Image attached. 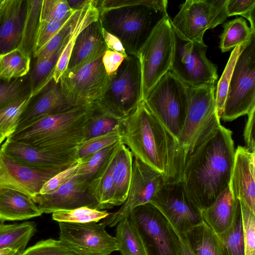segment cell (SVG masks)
I'll return each instance as SVG.
<instances>
[{"mask_svg": "<svg viewBox=\"0 0 255 255\" xmlns=\"http://www.w3.org/2000/svg\"><path fill=\"white\" fill-rule=\"evenodd\" d=\"M115 238L121 255H148L139 233L128 217L117 224Z\"/></svg>", "mask_w": 255, "mask_h": 255, "instance_id": "31", "label": "cell"}, {"mask_svg": "<svg viewBox=\"0 0 255 255\" xmlns=\"http://www.w3.org/2000/svg\"><path fill=\"white\" fill-rule=\"evenodd\" d=\"M119 142L81 158L82 163L76 176L82 183L89 186Z\"/></svg>", "mask_w": 255, "mask_h": 255, "instance_id": "38", "label": "cell"}, {"mask_svg": "<svg viewBox=\"0 0 255 255\" xmlns=\"http://www.w3.org/2000/svg\"><path fill=\"white\" fill-rule=\"evenodd\" d=\"M89 0H67V2L72 9L77 10L83 7L89 2Z\"/></svg>", "mask_w": 255, "mask_h": 255, "instance_id": "56", "label": "cell"}, {"mask_svg": "<svg viewBox=\"0 0 255 255\" xmlns=\"http://www.w3.org/2000/svg\"><path fill=\"white\" fill-rule=\"evenodd\" d=\"M239 201L229 186L212 205L201 210L204 222L217 234L224 232L233 222Z\"/></svg>", "mask_w": 255, "mask_h": 255, "instance_id": "25", "label": "cell"}, {"mask_svg": "<svg viewBox=\"0 0 255 255\" xmlns=\"http://www.w3.org/2000/svg\"><path fill=\"white\" fill-rule=\"evenodd\" d=\"M227 0H187L171 20L172 28L181 39L206 45L203 41L206 31L223 23L228 17Z\"/></svg>", "mask_w": 255, "mask_h": 255, "instance_id": "10", "label": "cell"}, {"mask_svg": "<svg viewBox=\"0 0 255 255\" xmlns=\"http://www.w3.org/2000/svg\"><path fill=\"white\" fill-rule=\"evenodd\" d=\"M142 101L139 60L136 56L128 55L117 71L110 76L107 89L96 105L113 115L124 119Z\"/></svg>", "mask_w": 255, "mask_h": 255, "instance_id": "7", "label": "cell"}, {"mask_svg": "<svg viewBox=\"0 0 255 255\" xmlns=\"http://www.w3.org/2000/svg\"><path fill=\"white\" fill-rule=\"evenodd\" d=\"M100 11L97 0H89L80 9L76 10L73 15L70 30L66 45L61 53L55 68L53 79L58 83L63 73L66 70L76 37L81 31L91 23L99 18Z\"/></svg>", "mask_w": 255, "mask_h": 255, "instance_id": "24", "label": "cell"}, {"mask_svg": "<svg viewBox=\"0 0 255 255\" xmlns=\"http://www.w3.org/2000/svg\"><path fill=\"white\" fill-rule=\"evenodd\" d=\"M255 0H227L226 11L228 17L240 15L247 18L250 23V28L255 32Z\"/></svg>", "mask_w": 255, "mask_h": 255, "instance_id": "49", "label": "cell"}, {"mask_svg": "<svg viewBox=\"0 0 255 255\" xmlns=\"http://www.w3.org/2000/svg\"><path fill=\"white\" fill-rule=\"evenodd\" d=\"M101 34L108 49L113 50L122 54L125 58L128 55L121 41L115 35L105 30L101 25Z\"/></svg>", "mask_w": 255, "mask_h": 255, "instance_id": "55", "label": "cell"}, {"mask_svg": "<svg viewBox=\"0 0 255 255\" xmlns=\"http://www.w3.org/2000/svg\"><path fill=\"white\" fill-rule=\"evenodd\" d=\"M121 141L135 156L161 173L166 183L181 181L187 157L178 140L143 101L124 119Z\"/></svg>", "mask_w": 255, "mask_h": 255, "instance_id": "2", "label": "cell"}, {"mask_svg": "<svg viewBox=\"0 0 255 255\" xmlns=\"http://www.w3.org/2000/svg\"><path fill=\"white\" fill-rule=\"evenodd\" d=\"M1 143H0V146H1Z\"/></svg>", "mask_w": 255, "mask_h": 255, "instance_id": "60", "label": "cell"}, {"mask_svg": "<svg viewBox=\"0 0 255 255\" xmlns=\"http://www.w3.org/2000/svg\"><path fill=\"white\" fill-rule=\"evenodd\" d=\"M165 183L161 173L133 156L132 176L127 198L117 212L110 213L102 222L110 227L117 225L127 218L134 208L149 203Z\"/></svg>", "mask_w": 255, "mask_h": 255, "instance_id": "17", "label": "cell"}, {"mask_svg": "<svg viewBox=\"0 0 255 255\" xmlns=\"http://www.w3.org/2000/svg\"><path fill=\"white\" fill-rule=\"evenodd\" d=\"M59 240L78 255H109L118 251L115 237L105 230L102 222H59Z\"/></svg>", "mask_w": 255, "mask_h": 255, "instance_id": "15", "label": "cell"}, {"mask_svg": "<svg viewBox=\"0 0 255 255\" xmlns=\"http://www.w3.org/2000/svg\"><path fill=\"white\" fill-rule=\"evenodd\" d=\"M174 46V34L168 15L157 24L139 51L143 100L150 90L170 71Z\"/></svg>", "mask_w": 255, "mask_h": 255, "instance_id": "8", "label": "cell"}, {"mask_svg": "<svg viewBox=\"0 0 255 255\" xmlns=\"http://www.w3.org/2000/svg\"><path fill=\"white\" fill-rule=\"evenodd\" d=\"M70 33V32H69ZM69 34L54 53L47 59L35 63L29 73L31 85V96L39 93L53 79V72L57 62L65 48Z\"/></svg>", "mask_w": 255, "mask_h": 255, "instance_id": "33", "label": "cell"}, {"mask_svg": "<svg viewBox=\"0 0 255 255\" xmlns=\"http://www.w3.org/2000/svg\"><path fill=\"white\" fill-rule=\"evenodd\" d=\"M1 155L4 162L15 179L32 197L39 193L40 189L47 181L65 169L32 168L14 161L2 151Z\"/></svg>", "mask_w": 255, "mask_h": 255, "instance_id": "27", "label": "cell"}, {"mask_svg": "<svg viewBox=\"0 0 255 255\" xmlns=\"http://www.w3.org/2000/svg\"><path fill=\"white\" fill-rule=\"evenodd\" d=\"M218 235L224 255H245L242 214L239 201L232 224L227 230Z\"/></svg>", "mask_w": 255, "mask_h": 255, "instance_id": "36", "label": "cell"}, {"mask_svg": "<svg viewBox=\"0 0 255 255\" xmlns=\"http://www.w3.org/2000/svg\"><path fill=\"white\" fill-rule=\"evenodd\" d=\"M119 142L88 186L89 191L98 203L99 210L114 207L112 165Z\"/></svg>", "mask_w": 255, "mask_h": 255, "instance_id": "29", "label": "cell"}, {"mask_svg": "<svg viewBox=\"0 0 255 255\" xmlns=\"http://www.w3.org/2000/svg\"><path fill=\"white\" fill-rule=\"evenodd\" d=\"M143 102L178 140L188 107L187 86L169 71L150 90Z\"/></svg>", "mask_w": 255, "mask_h": 255, "instance_id": "6", "label": "cell"}, {"mask_svg": "<svg viewBox=\"0 0 255 255\" xmlns=\"http://www.w3.org/2000/svg\"><path fill=\"white\" fill-rule=\"evenodd\" d=\"M168 14L149 7L132 5L100 12L99 20L122 42L127 54L136 56L158 22Z\"/></svg>", "mask_w": 255, "mask_h": 255, "instance_id": "4", "label": "cell"}, {"mask_svg": "<svg viewBox=\"0 0 255 255\" xmlns=\"http://www.w3.org/2000/svg\"><path fill=\"white\" fill-rule=\"evenodd\" d=\"M35 231L36 225L34 222L0 223V249L11 248L16 250L19 254L22 253Z\"/></svg>", "mask_w": 255, "mask_h": 255, "instance_id": "30", "label": "cell"}, {"mask_svg": "<svg viewBox=\"0 0 255 255\" xmlns=\"http://www.w3.org/2000/svg\"><path fill=\"white\" fill-rule=\"evenodd\" d=\"M72 17L73 16L49 41L38 56L35 58V63H39L47 59L58 48L70 32V23Z\"/></svg>", "mask_w": 255, "mask_h": 255, "instance_id": "51", "label": "cell"}, {"mask_svg": "<svg viewBox=\"0 0 255 255\" xmlns=\"http://www.w3.org/2000/svg\"><path fill=\"white\" fill-rule=\"evenodd\" d=\"M32 198L42 213H53L82 207L99 210L98 203L89 191L88 186L77 176L54 192L37 194Z\"/></svg>", "mask_w": 255, "mask_h": 255, "instance_id": "19", "label": "cell"}, {"mask_svg": "<svg viewBox=\"0 0 255 255\" xmlns=\"http://www.w3.org/2000/svg\"><path fill=\"white\" fill-rule=\"evenodd\" d=\"M255 106V34L237 58L231 77L221 119L232 121Z\"/></svg>", "mask_w": 255, "mask_h": 255, "instance_id": "9", "label": "cell"}, {"mask_svg": "<svg viewBox=\"0 0 255 255\" xmlns=\"http://www.w3.org/2000/svg\"><path fill=\"white\" fill-rule=\"evenodd\" d=\"M243 229L245 255H255V214L239 200Z\"/></svg>", "mask_w": 255, "mask_h": 255, "instance_id": "47", "label": "cell"}, {"mask_svg": "<svg viewBox=\"0 0 255 255\" xmlns=\"http://www.w3.org/2000/svg\"><path fill=\"white\" fill-rule=\"evenodd\" d=\"M149 202L182 238L191 228L204 222L201 210L189 197L182 181L165 183Z\"/></svg>", "mask_w": 255, "mask_h": 255, "instance_id": "14", "label": "cell"}, {"mask_svg": "<svg viewBox=\"0 0 255 255\" xmlns=\"http://www.w3.org/2000/svg\"><path fill=\"white\" fill-rule=\"evenodd\" d=\"M107 49L98 19L87 26L76 37L67 69L77 68L103 55Z\"/></svg>", "mask_w": 255, "mask_h": 255, "instance_id": "22", "label": "cell"}, {"mask_svg": "<svg viewBox=\"0 0 255 255\" xmlns=\"http://www.w3.org/2000/svg\"><path fill=\"white\" fill-rule=\"evenodd\" d=\"M180 248L181 255H193L184 241L179 236Z\"/></svg>", "mask_w": 255, "mask_h": 255, "instance_id": "57", "label": "cell"}, {"mask_svg": "<svg viewBox=\"0 0 255 255\" xmlns=\"http://www.w3.org/2000/svg\"><path fill=\"white\" fill-rule=\"evenodd\" d=\"M215 88V84L198 87H187L188 107L178 138L187 159L221 125L216 108Z\"/></svg>", "mask_w": 255, "mask_h": 255, "instance_id": "5", "label": "cell"}, {"mask_svg": "<svg viewBox=\"0 0 255 255\" xmlns=\"http://www.w3.org/2000/svg\"><path fill=\"white\" fill-rule=\"evenodd\" d=\"M42 214L27 193L11 188L0 190V221L27 220Z\"/></svg>", "mask_w": 255, "mask_h": 255, "instance_id": "23", "label": "cell"}, {"mask_svg": "<svg viewBox=\"0 0 255 255\" xmlns=\"http://www.w3.org/2000/svg\"><path fill=\"white\" fill-rule=\"evenodd\" d=\"M76 107L68 99L59 82L56 83L52 79L39 93L30 97L14 132L28 127L44 117L64 113Z\"/></svg>", "mask_w": 255, "mask_h": 255, "instance_id": "18", "label": "cell"}, {"mask_svg": "<svg viewBox=\"0 0 255 255\" xmlns=\"http://www.w3.org/2000/svg\"><path fill=\"white\" fill-rule=\"evenodd\" d=\"M124 119L115 116L95 105L92 113L84 125V140L121 129Z\"/></svg>", "mask_w": 255, "mask_h": 255, "instance_id": "32", "label": "cell"}, {"mask_svg": "<svg viewBox=\"0 0 255 255\" xmlns=\"http://www.w3.org/2000/svg\"><path fill=\"white\" fill-rule=\"evenodd\" d=\"M78 146L36 147L7 138L0 150L14 161L41 169H65L77 160Z\"/></svg>", "mask_w": 255, "mask_h": 255, "instance_id": "16", "label": "cell"}, {"mask_svg": "<svg viewBox=\"0 0 255 255\" xmlns=\"http://www.w3.org/2000/svg\"><path fill=\"white\" fill-rule=\"evenodd\" d=\"M42 0H26L27 8L21 42L18 47L26 56L32 57L34 38L40 21Z\"/></svg>", "mask_w": 255, "mask_h": 255, "instance_id": "37", "label": "cell"}, {"mask_svg": "<svg viewBox=\"0 0 255 255\" xmlns=\"http://www.w3.org/2000/svg\"><path fill=\"white\" fill-rule=\"evenodd\" d=\"M125 57L121 53L107 49L102 57V62L109 76L115 73L123 62Z\"/></svg>", "mask_w": 255, "mask_h": 255, "instance_id": "53", "label": "cell"}, {"mask_svg": "<svg viewBox=\"0 0 255 255\" xmlns=\"http://www.w3.org/2000/svg\"><path fill=\"white\" fill-rule=\"evenodd\" d=\"M103 56L67 69L61 77L60 86L75 106L96 105L106 91L110 76L104 67Z\"/></svg>", "mask_w": 255, "mask_h": 255, "instance_id": "12", "label": "cell"}, {"mask_svg": "<svg viewBox=\"0 0 255 255\" xmlns=\"http://www.w3.org/2000/svg\"><path fill=\"white\" fill-rule=\"evenodd\" d=\"M31 96L29 74L10 81L0 79V109L23 97Z\"/></svg>", "mask_w": 255, "mask_h": 255, "instance_id": "39", "label": "cell"}, {"mask_svg": "<svg viewBox=\"0 0 255 255\" xmlns=\"http://www.w3.org/2000/svg\"><path fill=\"white\" fill-rule=\"evenodd\" d=\"M182 239L193 255H224L218 234L204 222L191 228Z\"/></svg>", "mask_w": 255, "mask_h": 255, "instance_id": "28", "label": "cell"}, {"mask_svg": "<svg viewBox=\"0 0 255 255\" xmlns=\"http://www.w3.org/2000/svg\"><path fill=\"white\" fill-rule=\"evenodd\" d=\"M142 5L159 10L161 6L160 0H97V5L100 12L128 6Z\"/></svg>", "mask_w": 255, "mask_h": 255, "instance_id": "50", "label": "cell"}, {"mask_svg": "<svg viewBox=\"0 0 255 255\" xmlns=\"http://www.w3.org/2000/svg\"><path fill=\"white\" fill-rule=\"evenodd\" d=\"M255 34L243 17H237L226 22L220 35V48L223 53L247 43Z\"/></svg>", "mask_w": 255, "mask_h": 255, "instance_id": "35", "label": "cell"}, {"mask_svg": "<svg viewBox=\"0 0 255 255\" xmlns=\"http://www.w3.org/2000/svg\"><path fill=\"white\" fill-rule=\"evenodd\" d=\"M75 11L67 0H42L40 21H61L70 17Z\"/></svg>", "mask_w": 255, "mask_h": 255, "instance_id": "45", "label": "cell"}, {"mask_svg": "<svg viewBox=\"0 0 255 255\" xmlns=\"http://www.w3.org/2000/svg\"><path fill=\"white\" fill-rule=\"evenodd\" d=\"M30 97L18 99L0 109V134L6 139L15 131L20 116Z\"/></svg>", "mask_w": 255, "mask_h": 255, "instance_id": "41", "label": "cell"}, {"mask_svg": "<svg viewBox=\"0 0 255 255\" xmlns=\"http://www.w3.org/2000/svg\"><path fill=\"white\" fill-rule=\"evenodd\" d=\"M122 140L121 129L83 141L78 148V159L83 158Z\"/></svg>", "mask_w": 255, "mask_h": 255, "instance_id": "43", "label": "cell"}, {"mask_svg": "<svg viewBox=\"0 0 255 255\" xmlns=\"http://www.w3.org/2000/svg\"><path fill=\"white\" fill-rule=\"evenodd\" d=\"M247 115L248 116V118L244 132V139L246 144V147L251 152H255V106L252 108Z\"/></svg>", "mask_w": 255, "mask_h": 255, "instance_id": "54", "label": "cell"}, {"mask_svg": "<svg viewBox=\"0 0 255 255\" xmlns=\"http://www.w3.org/2000/svg\"><path fill=\"white\" fill-rule=\"evenodd\" d=\"M233 196L255 214V152L238 146L235 150L230 184Z\"/></svg>", "mask_w": 255, "mask_h": 255, "instance_id": "20", "label": "cell"}, {"mask_svg": "<svg viewBox=\"0 0 255 255\" xmlns=\"http://www.w3.org/2000/svg\"><path fill=\"white\" fill-rule=\"evenodd\" d=\"M245 44L239 45L234 48L217 86V90L215 92L216 108L217 115L220 119L223 112L234 67L239 55Z\"/></svg>", "mask_w": 255, "mask_h": 255, "instance_id": "42", "label": "cell"}, {"mask_svg": "<svg viewBox=\"0 0 255 255\" xmlns=\"http://www.w3.org/2000/svg\"><path fill=\"white\" fill-rule=\"evenodd\" d=\"M31 62V58L18 48L0 55V79L10 81L28 75Z\"/></svg>", "mask_w": 255, "mask_h": 255, "instance_id": "34", "label": "cell"}, {"mask_svg": "<svg viewBox=\"0 0 255 255\" xmlns=\"http://www.w3.org/2000/svg\"><path fill=\"white\" fill-rule=\"evenodd\" d=\"M95 105L44 117L8 138L36 147L77 146L84 140V125Z\"/></svg>", "mask_w": 255, "mask_h": 255, "instance_id": "3", "label": "cell"}, {"mask_svg": "<svg viewBox=\"0 0 255 255\" xmlns=\"http://www.w3.org/2000/svg\"><path fill=\"white\" fill-rule=\"evenodd\" d=\"M232 133L220 125L187 158L181 181L201 210L212 205L229 186L235 152Z\"/></svg>", "mask_w": 255, "mask_h": 255, "instance_id": "1", "label": "cell"}, {"mask_svg": "<svg viewBox=\"0 0 255 255\" xmlns=\"http://www.w3.org/2000/svg\"><path fill=\"white\" fill-rule=\"evenodd\" d=\"M18 255H78L59 240L49 239L37 242Z\"/></svg>", "mask_w": 255, "mask_h": 255, "instance_id": "46", "label": "cell"}, {"mask_svg": "<svg viewBox=\"0 0 255 255\" xmlns=\"http://www.w3.org/2000/svg\"><path fill=\"white\" fill-rule=\"evenodd\" d=\"M18 252L13 249L6 248L0 249V255H18Z\"/></svg>", "mask_w": 255, "mask_h": 255, "instance_id": "58", "label": "cell"}, {"mask_svg": "<svg viewBox=\"0 0 255 255\" xmlns=\"http://www.w3.org/2000/svg\"><path fill=\"white\" fill-rule=\"evenodd\" d=\"M132 163L133 155L131 152L120 141L112 165L114 206L122 205L127 198L131 179Z\"/></svg>", "mask_w": 255, "mask_h": 255, "instance_id": "26", "label": "cell"}, {"mask_svg": "<svg viewBox=\"0 0 255 255\" xmlns=\"http://www.w3.org/2000/svg\"><path fill=\"white\" fill-rule=\"evenodd\" d=\"M73 14L70 17L61 21H39L33 48L32 57L34 59L54 36L71 19Z\"/></svg>", "mask_w": 255, "mask_h": 255, "instance_id": "44", "label": "cell"}, {"mask_svg": "<svg viewBox=\"0 0 255 255\" xmlns=\"http://www.w3.org/2000/svg\"><path fill=\"white\" fill-rule=\"evenodd\" d=\"M128 217L139 233L148 255H181L178 234L151 203L135 207Z\"/></svg>", "mask_w": 255, "mask_h": 255, "instance_id": "11", "label": "cell"}, {"mask_svg": "<svg viewBox=\"0 0 255 255\" xmlns=\"http://www.w3.org/2000/svg\"><path fill=\"white\" fill-rule=\"evenodd\" d=\"M174 46L170 71L187 87L216 84L217 67L206 56L207 46L182 39L174 31Z\"/></svg>", "mask_w": 255, "mask_h": 255, "instance_id": "13", "label": "cell"}, {"mask_svg": "<svg viewBox=\"0 0 255 255\" xmlns=\"http://www.w3.org/2000/svg\"><path fill=\"white\" fill-rule=\"evenodd\" d=\"M26 8V0H0V55L18 48Z\"/></svg>", "mask_w": 255, "mask_h": 255, "instance_id": "21", "label": "cell"}, {"mask_svg": "<svg viewBox=\"0 0 255 255\" xmlns=\"http://www.w3.org/2000/svg\"><path fill=\"white\" fill-rule=\"evenodd\" d=\"M7 188L17 189L28 194L17 182L4 162L0 150V190Z\"/></svg>", "mask_w": 255, "mask_h": 255, "instance_id": "52", "label": "cell"}, {"mask_svg": "<svg viewBox=\"0 0 255 255\" xmlns=\"http://www.w3.org/2000/svg\"><path fill=\"white\" fill-rule=\"evenodd\" d=\"M6 138L1 134H0V143H2Z\"/></svg>", "mask_w": 255, "mask_h": 255, "instance_id": "59", "label": "cell"}, {"mask_svg": "<svg viewBox=\"0 0 255 255\" xmlns=\"http://www.w3.org/2000/svg\"><path fill=\"white\" fill-rule=\"evenodd\" d=\"M81 163L82 159H78L67 168L53 176L45 183L39 194L50 193L70 181L77 175Z\"/></svg>", "mask_w": 255, "mask_h": 255, "instance_id": "48", "label": "cell"}, {"mask_svg": "<svg viewBox=\"0 0 255 255\" xmlns=\"http://www.w3.org/2000/svg\"><path fill=\"white\" fill-rule=\"evenodd\" d=\"M106 211L82 207L72 210L59 211L52 213L53 220L59 222L74 223H98L110 215Z\"/></svg>", "mask_w": 255, "mask_h": 255, "instance_id": "40", "label": "cell"}]
</instances>
